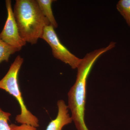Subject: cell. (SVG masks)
I'll list each match as a JSON object with an SVG mask.
<instances>
[{
    "label": "cell",
    "instance_id": "8",
    "mask_svg": "<svg viewBox=\"0 0 130 130\" xmlns=\"http://www.w3.org/2000/svg\"><path fill=\"white\" fill-rule=\"evenodd\" d=\"M19 51L18 49L10 46L0 38V64L3 61L8 62L11 55Z\"/></svg>",
    "mask_w": 130,
    "mask_h": 130
},
{
    "label": "cell",
    "instance_id": "11",
    "mask_svg": "<svg viewBox=\"0 0 130 130\" xmlns=\"http://www.w3.org/2000/svg\"><path fill=\"white\" fill-rule=\"evenodd\" d=\"M9 125L11 130H37L36 127L26 124H21V125H18L12 124Z\"/></svg>",
    "mask_w": 130,
    "mask_h": 130
},
{
    "label": "cell",
    "instance_id": "2",
    "mask_svg": "<svg viewBox=\"0 0 130 130\" xmlns=\"http://www.w3.org/2000/svg\"><path fill=\"white\" fill-rule=\"evenodd\" d=\"M21 38L31 44L41 38L44 28L50 25L35 0H16L13 11Z\"/></svg>",
    "mask_w": 130,
    "mask_h": 130
},
{
    "label": "cell",
    "instance_id": "9",
    "mask_svg": "<svg viewBox=\"0 0 130 130\" xmlns=\"http://www.w3.org/2000/svg\"><path fill=\"white\" fill-rule=\"evenodd\" d=\"M116 8L130 27V0L119 1Z\"/></svg>",
    "mask_w": 130,
    "mask_h": 130
},
{
    "label": "cell",
    "instance_id": "4",
    "mask_svg": "<svg viewBox=\"0 0 130 130\" xmlns=\"http://www.w3.org/2000/svg\"><path fill=\"white\" fill-rule=\"evenodd\" d=\"M52 26H47L44 28L41 38L50 45L55 58L71 66L73 69H77L81 59L72 53L60 41Z\"/></svg>",
    "mask_w": 130,
    "mask_h": 130
},
{
    "label": "cell",
    "instance_id": "6",
    "mask_svg": "<svg viewBox=\"0 0 130 130\" xmlns=\"http://www.w3.org/2000/svg\"><path fill=\"white\" fill-rule=\"evenodd\" d=\"M58 112L55 119L51 120L46 130H62L65 126L73 121L71 116L68 113V107L63 100H59L57 103Z\"/></svg>",
    "mask_w": 130,
    "mask_h": 130
},
{
    "label": "cell",
    "instance_id": "3",
    "mask_svg": "<svg viewBox=\"0 0 130 130\" xmlns=\"http://www.w3.org/2000/svg\"><path fill=\"white\" fill-rule=\"evenodd\" d=\"M23 62V59L20 55L16 57L7 73L0 80V89L6 91L12 95L18 102L20 113L16 115V122L21 124L30 125L37 128L39 126V120L27 108L19 86V73Z\"/></svg>",
    "mask_w": 130,
    "mask_h": 130
},
{
    "label": "cell",
    "instance_id": "10",
    "mask_svg": "<svg viewBox=\"0 0 130 130\" xmlns=\"http://www.w3.org/2000/svg\"><path fill=\"white\" fill-rule=\"evenodd\" d=\"M11 115L10 113L4 111L0 108V130H11L8 123Z\"/></svg>",
    "mask_w": 130,
    "mask_h": 130
},
{
    "label": "cell",
    "instance_id": "5",
    "mask_svg": "<svg viewBox=\"0 0 130 130\" xmlns=\"http://www.w3.org/2000/svg\"><path fill=\"white\" fill-rule=\"evenodd\" d=\"M7 18L5 25L0 33V38L10 46L20 51L26 42L21 37L12 8V2L6 0Z\"/></svg>",
    "mask_w": 130,
    "mask_h": 130
},
{
    "label": "cell",
    "instance_id": "7",
    "mask_svg": "<svg viewBox=\"0 0 130 130\" xmlns=\"http://www.w3.org/2000/svg\"><path fill=\"white\" fill-rule=\"evenodd\" d=\"M39 7L43 14L48 20L50 25L54 28H58V24L53 14L52 5L53 0H36Z\"/></svg>",
    "mask_w": 130,
    "mask_h": 130
},
{
    "label": "cell",
    "instance_id": "1",
    "mask_svg": "<svg viewBox=\"0 0 130 130\" xmlns=\"http://www.w3.org/2000/svg\"><path fill=\"white\" fill-rule=\"evenodd\" d=\"M111 50L107 46L86 54L77 67L76 79L68 94V107L77 130H89L85 121L87 78L92 67L100 56Z\"/></svg>",
    "mask_w": 130,
    "mask_h": 130
}]
</instances>
